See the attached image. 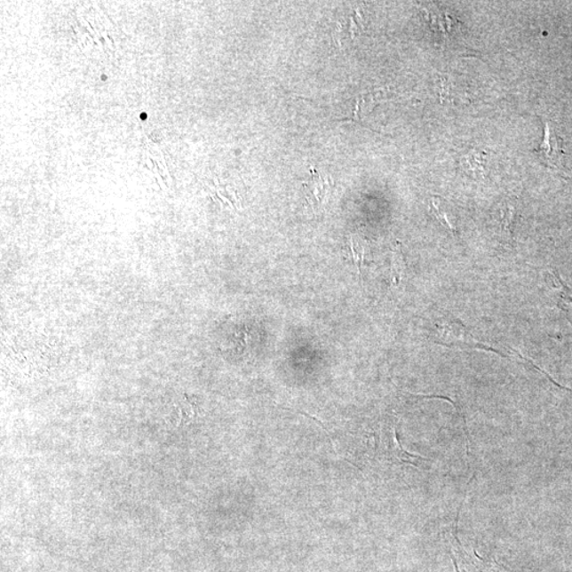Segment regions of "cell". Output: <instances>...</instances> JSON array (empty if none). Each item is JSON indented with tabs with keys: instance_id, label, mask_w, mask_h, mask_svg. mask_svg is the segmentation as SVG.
<instances>
[{
	"instance_id": "cell-1",
	"label": "cell",
	"mask_w": 572,
	"mask_h": 572,
	"mask_svg": "<svg viewBox=\"0 0 572 572\" xmlns=\"http://www.w3.org/2000/svg\"><path fill=\"white\" fill-rule=\"evenodd\" d=\"M306 196L315 213L327 205L333 188V181L328 175L312 170L311 178L305 184Z\"/></svg>"
},
{
	"instance_id": "cell-2",
	"label": "cell",
	"mask_w": 572,
	"mask_h": 572,
	"mask_svg": "<svg viewBox=\"0 0 572 572\" xmlns=\"http://www.w3.org/2000/svg\"><path fill=\"white\" fill-rule=\"evenodd\" d=\"M439 343L456 346H475V340L467 330L459 322H449L439 327Z\"/></svg>"
},
{
	"instance_id": "cell-3",
	"label": "cell",
	"mask_w": 572,
	"mask_h": 572,
	"mask_svg": "<svg viewBox=\"0 0 572 572\" xmlns=\"http://www.w3.org/2000/svg\"><path fill=\"white\" fill-rule=\"evenodd\" d=\"M544 131H544V139L542 146L538 147V152H541L544 158L553 167H559L560 154H562V147L560 146V141L557 136L552 134L549 124H546V130Z\"/></svg>"
},
{
	"instance_id": "cell-4",
	"label": "cell",
	"mask_w": 572,
	"mask_h": 572,
	"mask_svg": "<svg viewBox=\"0 0 572 572\" xmlns=\"http://www.w3.org/2000/svg\"><path fill=\"white\" fill-rule=\"evenodd\" d=\"M406 271V262L401 245L394 246L392 261V278L394 284H399Z\"/></svg>"
},
{
	"instance_id": "cell-5",
	"label": "cell",
	"mask_w": 572,
	"mask_h": 572,
	"mask_svg": "<svg viewBox=\"0 0 572 572\" xmlns=\"http://www.w3.org/2000/svg\"><path fill=\"white\" fill-rule=\"evenodd\" d=\"M553 277L555 284H558L557 288L560 293L559 306L562 307L565 312H568L569 321L572 322V290L560 282L557 274H555Z\"/></svg>"
},
{
	"instance_id": "cell-6",
	"label": "cell",
	"mask_w": 572,
	"mask_h": 572,
	"mask_svg": "<svg viewBox=\"0 0 572 572\" xmlns=\"http://www.w3.org/2000/svg\"><path fill=\"white\" fill-rule=\"evenodd\" d=\"M350 250L352 258H354V264L357 269H359L360 274H361V268L366 260V245L365 243H362L361 240L352 236L350 241Z\"/></svg>"
},
{
	"instance_id": "cell-7",
	"label": "cell",
	"mask_w": 572,
	"mask_h": 572,
	"mask_svg": "<svg viewBox=\"0 0 572 572\" xmlns=\"http://www.w3.org/2000/svg\"><path fill=\"white\" fill-rule=\"evenodd\" d=\"M390 455H392L393 458L403 462V464L417 465V462L422 460L420 457H417V456L411 455L401 449L397 438V431H395L393 434V447L392 448V454Z\"/></svg>"
},
{
	"instance_id": "cell-8",
	"label": "cell",
	"mask_w": 572,
	"mask_h": 572,
	"mask_svg": "<svg viewBox=\"0 0 572 572\" xmlns=\"http://www.w3.org/2000/svg\"><path fill=\"white\" fill-rule=\"evenodd\" d=\"M432 206L434 214L439 219V222L443 225V226L449 228V230L455 231L456 227L452 219H450V213L445 209L444 203L440 199H433Z\"/></svg>"
},
{
	"instance_id": "cell-9",
	"label": "cell",
	"mask_w": 572,
	"mask_h": 572,
	"mask_svg": "<svg viewBox=\"0 0 572 572\" xmlns=\"http://www.w3.org/2000/svg\"><path fill=\"white\" fill-rule=\"evenodd\" d=\"M515 216L514 207L507 206L504 211V219H503V228L505 231H510L511 226H512L513 217Z\"/></svg>"
}]
</instances>
